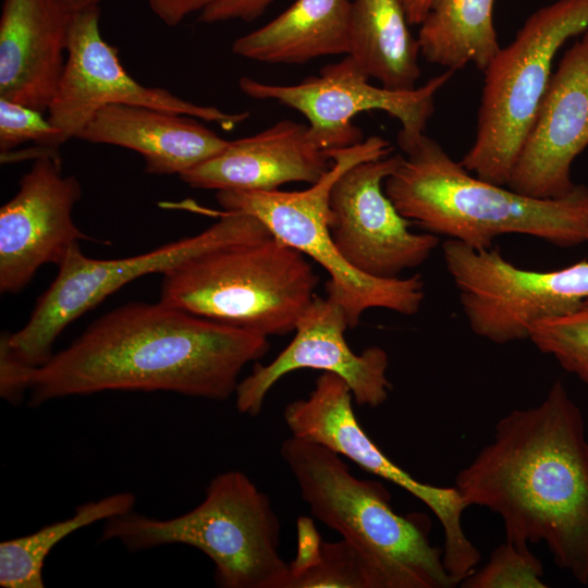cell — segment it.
<instances>
[{
    "mask_svg": "<svg viewBox=\"0 0 588 588\" xmlns=\"http://www.w3.org/2000/svg\"><path fill=\"white\" fill-rule=\"evenodd\" d=\"M393 147L373 135L362 143L328 151L331 169L301 192L219 191L216 198L224 211H241L258 218L270 233L318 262L330 275L327 294L343 307L350 329L370 308H384L411 316L425 298L420 274L380 279L348 265L333 244L330 230V193L336 179L351 167L390 156Z\"/></svg>",
    "mask_w": 588,
    "mask_h": 588,
    "instance_id": "7",
    "label": "cell"
},
{
    "mask_svg": "<svg viewBox=\"0 0 588 588\" xmlns=\"http://www.w3.org/2000/svg\"><path fill=\"white\" fill-rule=\"evenodd\" d=\"M283 419L292 437L329 448L428 506L443 529L444 566L458 584L476 569L481 554L464 531L462 516L468 505L460 491L421 482L393 463L359 425L351 389L341 377L322 372L307 397L285 406Z\"/></svg>",
    "mask_w": 588,
    "mask_h": 588,
    "instance_id": "11",
    "label": "cell"
},
{
    "mask_svg": "<svg viewBox=\"0 0 588 588\" xmlns=\"http://www.w3.org/2000/svg\"><path fill=\"white\" fill-rule=\"evenodd\" d=\"M351 0H295L266 25L237 38L233 53L265 63L303 64L350 51Z\"/></svg>",
    "mask_w": 588,
    "mask_h": 588,
    "instance_id": "21",
    "label": "cell"
},
{
    "mask_svg": "<svg viewBox=\"0 0 588 588\" xmlns=\"http://www.w3.org/2000/svg\"><path fill=\"white\" fill-rule=\"evenodd\" d=\"M308 125L281 120L255 135L229 142L219 154L180 175L193 188L277 191L292 182L317 183L332 167Z\"/></svg>",
    "mask_w": 588,
    "mask_h": 588,
    "instance_id": "19",
    "label": "cell"
},
{
    "mask_svg": "<svg viewBox=\"0 0 588 588\" xmlns=\"http://www.w3.org/2000/svg\"><path fill=\"white\" fill-rule=\"evenodd\" d=\"M268 336L161 302H132L96 319L30 381L28 405L105 391H167L212 401L235 394Z\"/></svg>",
    "mask_w": 588,
    "mask_h": 588,
    "instance_id": "1",
    "label": "cell"
},
{
    "mask_svg": "<svg viewBox=\"0 0 588 588\" xmlns=\"http://www.w3.org/2000/svg\"><path fill=\"white\" fill-rule=\"evenodd\" d=\"M162 275L164 305L267 336L295 330L319 282L306 256L273 235L203 253Z\"/></svg>",
    "mask_w": 588,
    "mask_h": 588,
    "instance_id": "6",
    "label": "cell"
},
{
    "mask_svg": "<svg viewBox=\"0 0 588 588\" xmlns=\"http://www.w3.org/2000/svg\"><path fill=\"white\" fill-rule=\"evenodd\" d=\"M453 73L446 70L412 90H390L370 84V78L346 54L321 68L318 75L297 84L279 85L242 77L238 86L250 98L275 100L302 113L308 121L310 137L326 151L362 143L363 132L352 120L371 110L384 111L400 122L401 148L425 134L434 110V96Z\"/></svg>",
    "mask_w": 588,
    "mask_h": 588,
    "instance_id": "12",
    "label": "cell"
},
{
    "mask_svg": "<svg viewBox=\"0 0 588 588\" xmlns=\"http://www.w3.org/2000/svg\"><path fill=\"white\" fill-rule=\"evenodd\" d=\"M274 0H211L200 12L204 23L242 20L250 22L259 17Z\"/></svg>",
    "mask_w": 588,
    "mask_h": 588,
    "instance_id": "30",
    "label": "cell"
},
{
    "mask_svg": "<svg viewBox=\"0 0 588 588\" xmlns=\"http://www.w3.org/2000/svg\"><path fill=\"white\" fill-rule=\"evenodd\" d=\"M82 197L73 175H64L58 151L42 154L0 209V291L16 294L46 264L59 266L81 240H91L74 223Z\"/></svg>",
    "mask_w": 588,
    "mask_h": 588,
    "instance_id": "15",
    "label": "cell"
},
{
    "mask_svg": "<svg viewBox=\"0 0 588 588\" xmlns=\"http://www.w3.org/2000/svg\"><path fill=\"white\" fill-rule=\"evenodd\" d=\"M529 340L564 370L588 384V297L566 315L539 321Z\"/></svg>",
    "mask_w": 588,
    "mask_h": 588,
    "instance_id": "26",
    "label": "cell"
},
{
    "mask_svg": "<svg viewBox=\"0 0 588 588\" xmlns=\"http://www.w3.org/2000/svg\"><path fill=\"white\" fill-rule=\"evenodd\" d=\"M586 242L588 243V224H587Z\"/></svg>",
    "mask_w": 588,
    "mask_h": 588,
    "instance_id": "33",
    "label": "cell"
},
{
    "mask_svg": "<svg viewBox=\"0 0 588 588\" xmlns=\"http://www.w3.org/2000/svg\"><path fill=\"white\" fill-rule=\"evenodd\" d=\"M269 236L272 234L258 218L223 210L220 220L204 232L132 257L89 258L78 243L74 244L26 324L8 333L9 344L23 362L40 367L51 358L54 341L72 321L131 281L150 273L163 274L206 252Z\"/></svg>",
    "mask_w": 588,
    "mask_h": 588,
    "instance_id": "9",
    "label": "cell"
},
{
    "mask_svg": "<svg viewBox=\"0 0 588 588\" xmlns=\"http://www.w3.org/2000/svg\"><path fill=\"white\" fill-rule=\"evenodd\" d=\"M103 0H3L0 98L48 110L66 62L77 12Z\"/></svg>",
    "mask_w": 588,
    "mask_h": 588,
    "instance_id": "18",
    "label": "cell"
},
{
    "mask_svg": "<svg viewBox=\"0 0 588 588\" xmlns=\"http://www.w3.org/2000/svg\"><path fill=\"white\" fill-rule=\"evenodd\" d=\"M99 5L86 7L74 16L65 66L48 108V119L61 131L64 142L77 138L97 111L112 105L144 106L186 114L217 123L226 131L249 117L248 112L230 113L217 107L196 105L164 88L138 83L121 64L117 48L102 38Z\"/></svg>",
    "mask_w": 588,
    "mask_h": 588,
    "instance_id": "13",
    "label": "cell"
},
{
    "mask_svg": "<svg viewBox=\"0 0 588 588\" xmlns=\"http://www.w3.org/2000/svg\"><path fill=\"white\" fill-rule=\"evenodd\" d=\"M101 541L130 551L186 544L206 554L222 588H286L290 563L280 554V520L269 497L241 470L211 479L189 512L157 519L133 511L105 520Z\"/></svg>",
    "mask_w": 588,
    "mask_h": 588,
    "instance_id": "5",
    "label": "cell"
},
{
    "mask_svg": "<svg viewBox=\"0 0 588 588\" xmlns=\"http://www.w3.org/2000/svg\"><path fill=\"white\" fill-rule=\"evenodd\" d=\"M401 150L384 192L403 217L429 233L476 249L490 248L505 234L562 247L586 242L588 189L583 185L564 198L540 199L474 175L426 134Z\"/></svg>",
    "mask_w": 588,
    "mask_h": 588,
    "instance_id": "3",
    "label": "cell"
},
{
    "mask_svg": "<svg viewBox=\"0 0 588 588\" xmlns=\"http://www.w3.org/2000/svg\"><path fill=\"white\" fill-rule=\"evenodd\" d=\"M280 455L310 514L353 543L368 562L377 588H450L442 549L430 543L417 517L400 515L377 480L355 477L341 455L319 443L285 439Z\"/></svg>",
    "mask_w": 588,
    "mask_h": 588,
    "instance_id": "4",
    "label": "cell"
},
{
    "mask_svg": "<svg viewBox=\"0 0 588 588\" xmlns=\"http://www.w3.org/2000/svg\"><path fill=\"white\" fill-rule=\"evenodd\" d=\"M26 143L58 150L65 142L61 131L44 117L42 111L0 98L1 155Z\"/></svg>",
    "mask_w": 588,
    "mask_h": 588,
    "instance_id": "28",
    "label": "cell"
},
{
    "mask_svg": "<svg viewBox=\"0 0 588 588\" xmlns=\"http://www.w3.org/2000/svg\"><path fill=\"white\" fill-rule=\"evenodd\" d=\"M588 28V0H556L535 11L483 71L475 139L461 163L506 185L535 121L560 48Z\"/></svg>",
    "mask_w": 588,
    "mask_h": 588,
    "instance_id": "8",
    "label": "cell"
},
{
    "mask_svg": "<svg viewBox=\"0 0 588 588\" xmlns=\"http://www.w3.org/2000/svg\"><path fill=\"white\" fill-rule=\"evenodd\" d=\"M442 250L471 331L497 344L529 339L539 321L566 315L588 297V260L535 271L515 266L498 249L453 238Z\"/></svg>",
    "mask_w": 588,
    "mask_h": 588,
    "instance_id": "10",
    "label": "cell"
},
{
    "mask_svg": "<svg viewBox=\"0 0 588 588\" xmlns=\"http://www.w3.org/2000/svg\"><path fill=\"white\" fill-rule=\"evenodd\" d=\"M33 367L23 362L11 348L8 332L0 339V395L11 404L23 401L29 391Z\"/></svg>",
    "mask_w": 588,
    "mask_h": 588,
    "instance_id": "29",
    "label": "cell"
},
{
    "mask_svg": "<svg viewBox=\"0 0 588 588\" xmlns=\"http://www.w3.org/2000/svg\"><path fill=\"white\" fill-rule=\"evenodd\" d=\"M494 0H431L420 23V54L446 70L473 63L485 71L501 49L493 24Z\"/></svg>",
    "mask_w": 588,
    "mask_h": 588,
    "instance_id": "23",
    "label": "cell"
},
{
    "mask_svg": "<svg viewBox=\"0 0 588 588\" xmlns=\"http://www.w3.org/2000/svg\"><path fill=\"white\" fill-rule=\"evenodd\" d=\"M377 588L372 571L350 541H322L316 560L290 573L286 588Z\"/></svg>",
    "mask_w": 588,
    "mask_h": 588,
    "instance_id": "25",
    "label": "cell"
},
{
    "mask_svg": "<svg viewBox=\"0 0 588 588\" xmlns=\"http://www.w3.org/2000/svg\"><path fill=\"white\" fill-rule=\"evenodd\" d=\"M409 25H420L426 16L431 0H399Z\"/></svg>",
    "mask_w": 588,
    "mask_h": 588,
    "instance_id": "32",
    "label": "cell"
},
{
    "mask_svg": "<svg viewBox=\"0 0 588 588\" xmlns=\"http://www.w3.org/2000/svg\"><path fill=\"white\" fill-rule=\"evenodd\" d=\"M408 25L399 0H353L347 56L380 86L415 89L420 49Z\"/></svg>",
    "mask_w": 588,
    "mask_h": 588,
    "instance_id": "22",
    "label": "cell"
},
{
    "mask_svg": "<svg viewBox=\"0 0 588 588\" xmlns=\"http://www.w3.org/2000/svg\"><path fill=\"white\" fill-rule=\"evenodd\" d=\"M542 577V563L528 546L505 539L493 550L487 564L460 585L464 588H546Z\"/></svg>",
    "mask_w": 588,
    "mask_h": 588,
    "instance_id": "27",
    "label": "cell"
},
{
    "mask_svg": "<svg viewBox=\"0 0 588 588\" xmlns=\"http://www.w3.org/2000/svg\"><path fill=\"white\" fill-rule=\"evenodd\" d=\"M77 138L134 150L157 175H182L229 144L194 117L130 105L100 109Z\"/></svg>",
    "mask_w": 588,
    "mask_h": 588,
    "instance_id": "20",
    "label": "cell"
},
{
    "mask_svg": "<svg viewBox=\"0 0 588 588\" xmlns=\"http://www.w3.org/2000/svg\"><path fill=\"white\" fill-rule=\"evenodd\" d=\"M136 498L121 492L81 504L72 516L46 525L29 535L0 543V586L2 588H42V567L57 543L72 532L99 520L133 511Z\"/></svg>",
    "mask_w": 588,
    "mask_h": 588,
    "instance_id": "24",
    "label": "cell"
},
{
    "mask_svg": "<svg viewBox=\"0 0 588 588\" xmlns=\"http://www.w3.org/2000/svg\"><path fill=\"white\" fill-rule=\"evenodd\" d=\"M350 328L343 307L331 295L315 296L299 318L289 345L267 365L255 364L238 382L235 405L241 414L258 416L267 394L284 376L297 369H316L341 377L359 406L378 407L392 388L387 377L388 353L369 346L355 354L344 333Z\"/></svg>",
    "mask_w": 588,
    "mask_h": 588,
    "instance_id": "16",
    "label": "cell"
},
{
    "mask_svg": "<svg viewBox=\"0 0 588 588\" xmlns=\"http://www.w3.org/2000/svg\"><path fill=\"white\" fill-rule=\"evenodd\" d=\"M587 146L588 28L552 73L506 186L535 198H564L577 187L571 168Z\"/></svg>",
    "mask_w": 588,
    "mask_h": 588,
    "instance_id": "17",
    "label": "cell"
},
{
    "mask_svg": "<svg viewBox=\"0 0 588 588\" xmlns=\"http://www.w3.org/2000/svg\"><path fill=\"white\" fill-rule=\"evenodd\" d=\"M455 487L468 506L501 517L505 539L543 541L559 567L588 583V440L581 411L560 380L538 405L497 422Z\"/></svg>",
    "mask_w": 588,
    "mask_h": 588,
    "instance_id": "2",
    "label": "cell"
},
{
    "mask_svg": "<svg viewBox=\"0 0 588 588\" xmlns=\"http://www.w3.org/2000/svg\"><path fill=\"white\" fill-rule=\"evenodd\" d=\"M211 0H147L152 13L166 25L176 26L194 12H201Z\"/></svg>",
    "mask_w": 588,
    "mask_h": 588,
    "instance_id": "31",
    "label": "cell"
},
{
    "mask_svg": "<svg viewBox=\"0 0 588 588\" xmlns=\"http://www.w3.org/2000/svg\"><path fill=\"white\" fill-rule=\"evenodd\" d=\"M402 154L364 161L345 170L330 193L329 230L340 255L359 272L399 278L424 264L439 244L432 233H415L384 192Z\"/></svg>",
    "mask_w": 588,
    "mask_h": 588,
    "instance_id": "14",
    "label": "cell"
}]
</instances>
